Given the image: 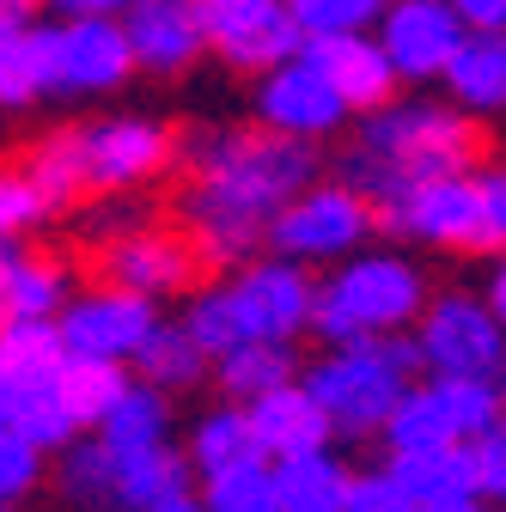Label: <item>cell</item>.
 <instances>
[{"label": "cell", "instance_id": "obj_43", "mask_svg": "<svg viewBox=\"0 0 506 512\" xmlns=\"http://www.w3.org/2000/svg\"><path fill=\"white\" fill-rule=\"evenodd\" d=\"M348 512H403L391 470H372V476H348Z\"/></svg>", "mask_w": 506, "mask_h": 512}, {"label": "cell", "instance_id": "obj_2", "mask_svg": "<svg viewBox=\"0 0 506 512\" xmlns=\"http://www.w3.org/2000/svg\"><path fill=\"white\" fill-rule=\"evenodd\" d=\"M415 366H427L421 360V342L385 330V336L348 342L324 366H311L305 372V391L324 403V415H330L336 433H385V421L403 403Z\"/></svg>", "mask_w": 506, "mask_h": 512}, {"label": "cell", "instance_id": "obj_15", "mask_svg": "<svg viewBox=\"0 0 506 512\" xmlns=\"http://www.w3.org/2000/svg\"><path fill=\"white\" fill-rule=\"evenodd\" d=\"M299 55L311 68H324V80L342 92L348 110H378L391 104V86H397V68L378 37H360V31H324V37H305Z\"/></svg>", "mask_w": 506, "mask_h": 512}, {"label": "cell", "instance_id": "obj_19", "mask_svg": "<svg viewBox=\"0 0 506 512\" xmlns=\"http://www.w3.org/2000/svg\"><path fill=\"white\" fill-rule=\"evenodd\" d=\"M110 452H116L110 500L141 506V512H183V506H196L189 464L165 452V439H153V445H110Z\"/></svg>", "mask_w": 506, "mask_h": 512}, {"label": "cell", "instance_id": "obj_14", "mask_svg": "<svg viewBox=\"0 0 506 512\" xmlns=\"http://www.w3.org/2000/svg\"><path fill=\"white\" fill-rule=\"evenodd\" d=\"M226 293H232V311H238V330L244 336L293 342L299 330H311V281L293 263L244 269V281H232Z\"/></svg>", "mask_w": 506, "mask_h": 512}, {"label": "cell", "instance_id": "obj_41", "mask_svg": "<svg viewBox=\"0 0 506 512\" xmlns=\"http://www.w3.org/2000/svg\"><path fill=\"white\" fill-rule=\"evenodd\" d=\"M470 464H476V488H482V500H506V415L470 439Z\"/></svg>", "mask_w": 506, "mask_h": 512}, {"label": "cell", "instance_id": "obj_10", "mask_svg": "<svg viewBox=\"0 0 506 512\" xmlns=\"http://www.w3.org/2000/svg\"><path fill=\"white\" fill-rule=\"evenodd\" d=\"M135 68L129 31L110 13H68V25H55V74L61 92H110Z\"/></svg>", "mask_w": 506, "mask_h": 512}, {"label": "cell", "instance_id": "obj_36", "mask_svg": "<svg viewBox=\"0 0 506 512\" xmlns=\"http://www.w3.org/2000/svg\"><path fill=\"white\" fill-rule=\"evenodd\" d=\"M110 476H116V452H110V439H68V464H61V488H68L74 500H110Z\"/></svg>", "mask_w": 506, "mask_h": 512}, {"label": "cell", "instance_id": "obj_16", "mask_svg": "<svg viewBox=\"0 0 506 512\" xmlns=\"http://www.w3.org/2000/svg\"><path fill=\"white\" fill-rule=\"evenodd\" d=\"M122 13H129L122 31H129L135 68H147V74H183L189 61L208 49L202 19H196L189 0H129Z\"/></svg>", "mask_w": 506, "mask_h": 512}, {"label": "cell", "instance_id": "obj_40", "mask_svg": "<svg viewBox=\"0 0 506 512\" xmlns=\"http://www.w3.org/2000/svg\"><path fill=\"white\" fill-rule=\"evenodd\" d=\"M476 250H506V171H476Z\"/></svg>", "mask_w": 506, "mask_h": 512}, {"label": "cell", "instance_id": "obj_46", "mask_svg": "<svg viewBox=\"0 0 506 512\" xmlns=\"http://www.w3.org/2000/svg\"><path fill=\"white\" fill-rule=\"evenodd\" d=\"M488 311L506 324V263H500V269H494V281H488Z\"/></svg>", "mask_w": 506, "mask_h": 512}, {"label": "cell", "instance_id": "obj_38", "mask_svg": "<svg viewBox=\"0 0 506 512\" xmlns=\"http://www.w3.org/2000/svg\"><path fill=\"white\" fill-rule=\"evenodd\" d=\"M37 476H43V452H37V445L13 421H0V506L25 500L37 488Z\"/></svg>", "mask_w": 506, "mask_h": 512}, {"label": "cell", "instance_id": "obj_42", "mask_svg": "<svg viewBox=\"0 0 506 512\" xmlns=\"http://www.w3.org/2000/svg\"><path fill=\"white\" fill-rule=\"evenodd\" d=\"M37 214H49L43 196H37V183L25 171H0V238H19Z\"/></svg>", "mask_w": 506, "mask_h": 512}, {"label": "cell", "instance_id": "obj_13", "mask_svg": "<svg viewBox=\"0 0 506 512\" xmlns=\"http://www.w3.org/2000/svg\"><path fill=\"white\" fill-rule=\"evenodd\" d=\"M385 226H397L409 238H427V244L476 250V171H439V177L415 183L385 214Z\"/></svg>", "mask_w": 506, "mask_h": 512}, {"label": "cell", "instance_id": "obj_3", "mask_svg": "<svg viewBox=\"0 0 506 512\" xmlns=\"http://www.w3.org/2000/svg\"><path fill=\"white\" fill-rule=\"evenodd\" d=\"M421 305H427V293H421V275L409 263H397V256H360L330 287L311 293V330L336 348H348V342L415 324Z\"/></svg>", "mask_w": 506, "mask_h": 512}, {"label": "cell", "instance_id": "obj_48", "mask_svg": "<svg viewBox=\"0 0 506 512\" xmlns=\"http://www.w3.org/2000/svg\"><path fill=\"white\" fill-rule=\"evenodd\" d=\"M0 421H13V378L0 372Z\"/></svg>", "mask_w": 506, "mask_h": 512}, {"label": "cell", "instance_id": "obj_30", "mask_svg": "<svg viewBox=\"0 0 506 512\" xmlns=\"http://www.w3.org/2000/svg\"><path fill=\"white\" fill-rule=\"evenodd\" d=\"M25 177L37 183L43 208H61V202H74L80 189H92V177H86V141H80V128H74V135H49V141L31 153Z\"/></svg>", "mask_w": 506, "mask_h": 512}, {"label": "cell", "instance_id": "obj_26", "mask_svg": "<svg viewBox=\"0 0 506 512\" xmlns=\"http://www.w3.org/2000/svg\"><path fill=\"white\" fill-rule=\"evenodd\" d=\"M61 299H68V275H61L55 263H43V256H13L7 275H0V324L7 317H55Z\"/></svg>", "mask_w": 506, "mask_h": 512}, {"label": "cell", "instance_id": "obj_50", "mask_svg": "<svg viewBox=\"0 0 506 512\" xmlns=\"http://www.w3.org/2000/svg\"><path fill=\"white\" fill-rule=\"evenodd\" d=\"M500 415H506V391H500Z\"/></svg>", "mask_w": 506, "mask_h": 512}, {"label": "cell", "instance_id": "obj_35", "mask_svg": "<svg viewBox=\"0 0 506 512\" xmlns=\"http://www.w3.org/2000/svg\"><path fill=\"white\" fill-rule=\"evenodd\" d=\"M244 452H257L244 409H220V415H208V421L196 427V445H189V458H196L202 476L220 470V464H232V458H244Z\"/></svg>", "mask_w": 506, "mask_h": 512}, {"label": "cell", "instance_id": "obj_23", "mask_svg": "<svg viewBox=\"0 0 506 512\" xmlns=\"http://www.w3.org/2000/svg\"><path fill=\"white\" fill-rule=\"evenodd\" d=\"M43 92H61L55 74V25H25L13 37H0V110H19Z\"/></svg>", "mask_w": 506, "mask_h": 512}, {"label": "cell", "instance_id": "obj_31", "mask_svg": "<svg viewBox=\"0 0 506 512\" xmlns=\"http://www.w3.org/2000/svg\"><path fill=\"white\" fill-rule=\"evenodd\" d=\"M214 512H275V470L263 452H244L220 470H208V494Z\"/></svg>", "mask_w": 506, "mask_h": 512}, {"label": "cell", "instance_id": "obj_45", "mask_svg": "<svg viewBox=\"0 0 506 512\" xmlns=\"http://www.w3.org/2000/svg\"><path fill=\"white\" fill-rule=\"evenodd\" d=\"M31 25V0H0V37H13Z\"/></svg>", "mask_w": 506, "mask_h": 512}, {"label": "cell", "instance_id": "obj_5", "mask_svg": "<svg viewBox=\"0 0 506 512\" xmlns=\"http://www.w3.org/2000/svg\"><path fill=\"white\" fill-rule=\"evenodd\" d=\"M189 7L202 19L208 49H220L232 68H275L305 43L293 0H189Z\"/></svg>", "mask_w": 506, "mask_h": 512}, {"label": "cell", "instance_id": "obj_28", "mask_svg": "<svg viewBox=\"0 0 506 512\" xmlns=\"http://www.w3.org/2000/svg\"><path fill=\"white\" fill-rule=\"evenodd\" d=\"M68 342H61L55 317H7L0 324V372L7 378H43L61 366Z\"/></svg>", "mask_w": 506, "mask_h": 512}, {"label": "cell", "instance_id": "obj_33", "mask_svg": "<svg viewBox=\"0 0 506 512\" xmlns=\"http://www.w3.org/2000/svg\"><path fill=\"white\" fill-rule=\"evenodd\" d=\"M98 433L110 445H153V439H165V397H159V384H129V391L98 415Z\"/></svg>", "mask_w": 506, "mask_h": 512}, {"label": "cell", "instance_id": "obj_22", "mask_svg": "<svg viewBox=\"0 0 506 512\" xmlns=\"http://www.w3.org/2000/svg\"><path fill=\"white\" fill-rule=\"evenodd\" d=\"M439 80H446L452 98L470 104V110H500L506 104V25L464 31V43L452 49V61H446Z\"/></svg>", "mask_w": 506, "mask_h": 512}, {"label": "cell", "instance_id": "obj_11", "mask_svg": "<svg viewBox=\"0 0 506 512\" xmlns=\"http://www.w3.org/2000/svg\"><path fill=\"white\" fill-rule=\"evenodd\" d=\"M385 470H391V488H397L403 512H470L482 500L470 439L427 445V452H391Z\"/></svg>", "mask_w": 506, "mask_h": 512}, {"label": "cell", "instance_id": "obj_1", "mask_svg": "<svg viewBox=\"0 0 506 512\" xmlns=\"http://www.w3.org/2000/svg\"><path fill=\"white\" fill-rule=\"evenodd\" d=\"M318 171L305 135H214L196 147V196H189V226L208 263L232 269L244 250L269 238V220L299 196Z\"/></svg>", "mask_w": 506, "mask_h": 512}, {"label": "cell", "instance_id": "obj_49", "mask_svg": "<svg viewBox=\"0 0 506 512\" xmlns=\"http://www.w3.org/2000/svg\"><path fill=\"white\" fill-rule=\"evenodd\" d=\"M13 256H19V244H13V238H0V275H7V263H13Z\"/></svg>", "mask_w": 506, "mask_h": 512}, {"label": "cell", "instance_id": "obj_9", "mask_svg": "<svg viewBox=\"0 0 506 512\" xmlns=\"http://www.w3.org/2000/svg\"><path fill=\"white\" fill-rule=\"evenodd\" d=\"M159 324L147 293L135 287H104V293H86L61 311V342L68 354H98V360H135V348L147 342V330Z\"/></svg>", "mask_w": 506, "mask_h": 512}, {"label": "cell", "instance_id": "obj_20", "mask_svg": "<svg viewBox=\"0 0 506 512\" xmlns=\"http://www.w3.org/2000/svg\"><path fill=\"white\" fill-rule=\"evenodd\" d=\"M104 275L116 287H135V293H171L189 281V244H177L171 232H129L104 250Z\"/></svg>", "mask_w": 506, "mask_h": 512}, {"label": "cell", "instance_id": "obj_47", "mask_svg": "<svg viewBox=\"0 0 506 512\" xmlns=\"http://www.w3.org/2000/svg\"><path fill=\"white\" fill-rule=\"evenodd\" d=\"M61 7H68V13H122L129 0H61Z\"/></svg>", "mask_w": 506, "mask_h": 512}, {"label": "cell", "instance_id": "obj_7", "mask_svg": "<svg viewBox=\"0 0 506 512\" xmlns=\"http://www.w3.org/2000/svg\"><path fill=\"white\" fill-rule=\"evenodd\" d=\"M372 232V202L348 183H330V189H299V196L269 220V238L293 256H342L354 250L360 238Z\"/></svg>", "mask_w": 506, "mask_h": 512}, {"label": "cell", "instance_id": "obj_32", "mask_svg": "<svg viewBox=\"0 0 506 512\" xmlns=\"http://www.w3.org/2000/svg\"><path fill=\"white\" fill-rule=\"evenodd\" d=\"M385 439H391V452H427V445H452L458 427H452L446 403H439L433 384H427V391H403V403L385 421Z\"/></svg>", "mask_w": 506, "mask_h": 512}, {"label": "cell", "instance_id": "obj_37", "mask_svg": "<svg viewBox=\"0 0 506 512\" xmlns=\"http://www.w3.org/2000/svg\"><path fill=\"white\" fill-rule=\"evenodd\" d=\"M385 0H293V19L305 37H324V31H366L378 25Z\"/></svg>", "mask_w": 506, "mask_h": 512}, {"label": "cell", "instance_id": "obj_44", "mask_svg": "<svg viewBox=\"0 0 506 512\" xmlns=\"http://www.w3.org/2000/svg\"><path fill=\"white\" fill-rule=\"evenodd\" d=\"M458 7V19L470 25V31H494V25H506V0H452Z\"/></svg>", "mask_w": 506, "mask_h": 512}, {"label": "cell", "instance_id": "obj_29", "mask_svg": "<svg viewBox=\"0 0 506 512\" xmlns=\"http://www.w3.org/2000/svg\"><path fill=\"white\" fill-rule=\"evenodd\" d=\"M135 360H141V378L147 384H159V391H177V384H196L202 378V342L189 336V324H153L147 330V342L135 348Z\"/></svg>", "mask_w": 506, "mask_h": 512}, {"label": "cell", "instance_id": "obj_34", "mask_svg": "<svg viewBox=\"0 0 506 512\" xmlns=\"http://www.w3.org/2000/svg\"><path fill=\"white\" fill-rule=\"evenodd\" d=\"M433 397L446 403L458 439H476L482 427L500 421V391H494V378H464V372H433Z\"/></svg>", "mask_w": 506, "mask_h": 512}, {"label": "cell", "instance_id": "obj_8", "mask_svg": "<svg viewBox=\"0 0 506 512\" xmlns=\"http://www.w3.org/2000/svg\"><path fill=\"white\" fill-rule=\"evenodd\" d=\"M464 31L470 25L458 19L452 0H391L378 13V43H385L397 80H439Z\"/></svg>", "mask_w": 506, "mask_h": 512}, {"label": "cell", "instance_id": "obj_12", "mask_svg": "<svg viewBox=\"0 0 506 512\" xmlns=\"http://www.w3.org/2000/svg\"><path fill=\"white\" fill-rule=\"evenodd\" d=\"M257 110H263L269 128H281V135H305V141L330 135V128H342V116H348L342 92L324 80V68H311L305 55L275 61V68H269V86H263V98H257Z\"/></svg>", "mask_w": 506, "mask_h": 512}, {"label": "cell", "instance_id": "obj_17", "mask_svg": "<svg viewBox=\"0 0 506 512\" xmlns=\"http://www.w3.org/2000/svg\"><path fill=\"white\" fill-rule=\"evenodd\" d=\"M244 421H250V439H257L263 458H293V452H318V445H330V415L324 403L305 391V384H275V391L250 397L244 403Z\"/></svg>", "mask_w": 506, "mask_h": 512}, {"label": "cell", "instance_id": "obj_27", "mask_svg": "<svg viewBox=\"0 0 506 512\" xmlns=\"http://www.w3.org/2000/svg\"><path fill=\"white\" fill-rule=\"evenodd\" d=\"M293 378V354H287V342H263V336H244V342H232L226 354H220V384L232 397H263V391H275V384H287Z\"/></svg>", "mask_w": 506, "mask_h": 512}, {"label": "cell", "instance_id": "obj_21", "mask_svg": "<svg viewBox=\"0 0 506 512\" xmlns=\"http://www.w3.org/2000/svg\"><path fill=\"white\" fill-rule=\"evenodd\" d=\"M275 470V512H342L348 506V476L324 445L318 452H293V458H269Z\"/></svg>", "mask_w": 506, "mask_h": 512}, {"label": "cell", "instance_id": "obj_39", "mask_svg": "<svg viewBox=\"0 0 506 512\" xmlns=\"http://www.w3.org/2000/svg\"><path fill=\"white\" fill-rule=\"evenodd\" d=\"M189 336L202 342V354H208V360H220L232 342H244V330H238V311H232V293H226V287L196 299V311H189Z\"/></svg>", "mask_w": 506, "mask_h": 512}, {"label": "cell", "instance_id": "obj_6", "mask_svg": "<svg viewBox=\"0 0 506 512\" xmlns=\"http://www.w3.org/2000/svg\"><path fill=\"white\" fill-rule=\"evenodd\" d=\"M421 360L433 372H464V378H494L506 366V324L482 299H439L421 305Z\"/></svg>", "mask_w": 506, "mask_h": 512}, {"label": "cell", "instance_id": "obj_4", "mask_svg": "<svg viewBox=\"0 0 506 512\" xmlns=\"http://www.w3.org/2000/svg\"><path fill=\"white\" fill-rule=\"evenodd\" d=\"M360 147H372L378 159H391L409 189L439 177V171H470L476 159V128L458 116V110H439V104H403V110H385L378 104Z\"/></svg>", "mask_w": 506, "mask_h": 512}, {"label": "cell", "instance_id": "obj_24", "mask_svg": "<svg viewBox=\"0 0 506 512\" xmlns=\"http://www.w3.org/2000/svg\"><path fill=\"white\" fill-rule=\"evenodd\" d=\"M13 427L37 445V452H68V439L80 433V421H74L68 403H61L55 372H43V378H13Z\"/></svg>", "mask_w": 506, "mask_h": 512}, {"label": "cell", "instance_id": "obj_25", "mask_svg": "<svg viewBox=\"0 0 506 512\" xmlns=\"http://www.w3.org/2000/svg\"><path fill=\"white\" fill-rule=\"evenodd\" d=\"M55 384H61V403L74 409L80 427H98V415L129 391V372L122 360H98V354H61L55 366Z\"/></svg>", "mask_w": 506, "mask_h": 512}, {"label": "cell", "instance_id": "obj_18", "mask_svg": "<svg viewBox=\"0 0 506 512\" xmlns=\"http://www.w3.org/2000/svg\"><path fill=\"white\" fill-rule=\"evenodd\" d=\"M80 141H86V177H92V189H129V183L153 177L171 159L165 128L159 122H135V116L80 128Z\"/></svg>", "mask_w": 506, "mask_h": 512}]
</instances>
